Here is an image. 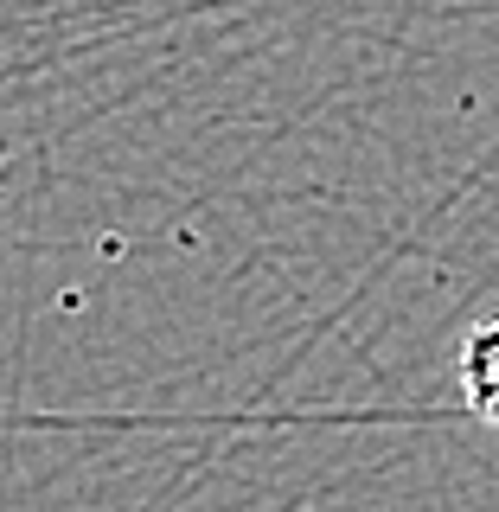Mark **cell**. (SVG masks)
I'll list each match as a JSON object with an SVG mask.
<instances>
[{
	"label": "cell",
	"instance_id": "1",
	"mask_svg": "<svg viewBox=\"0 0 499 512\" xmlns=\"http://www.w3.org/2000/svg\"><path fill=\"white\" fill-rule=\"evenodd\" d=\"M461 397L487 429H499V314H487L461 340Z\"/></svg>",
	"mask_w": 499,
	"mask_h": 512
}]
</instances>
